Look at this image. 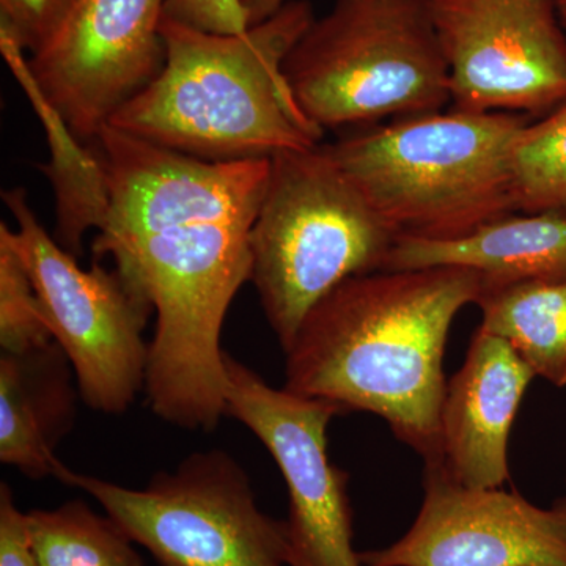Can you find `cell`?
<instances>
[{
  "label": "cell",
  "instance_id": "1",
  "mask_svg": "<svg viewBox=\"0 0 566 566\" xmlns=\"http://www.w3.org/2000/svg\"><path fill=\"white\" fill-rule=\"evenodd\" d=\"M109 208L92 248L156 312L145 389L159 419L212 431L227 416L223 319L251 281V232L271 159L205 161L106 126Z\"/></svg>",
  "mask_w": 566,
  "mask_h": 566
},
{
  "label": "cell",
  "instance_id": "4",
  "mask_svg": "<svg viewBox=\"0 0 566 566\" xmlns=\"http://www.w3.org/2000/svg\"><path fill=\"white\" fill-rule=\"evenodd\" d=\"M526 126L512 112H431L323 148L397 238L457 240L517 211Z\"/></svg>",
  "mask_w": 566,
  "mask_h": 566
},
{
  "label": "cell",
  "instance_id": "2",
  "mask_svg": "<svg viewBox=\"0 0 566 566\" xmlns=\"http://www.w3.org/2000/svg\"><path fill=\"white\" fill-rule=\"evenodd\" d=\"M482 292L465 268L354 275L305 316L285 352L283 389L381 417L424 464L441 463L447 338Z\"/></svg>",
  "mask_w": 566,
  "mask_h": 566
},
{
  "label": "cell",
  "instance_id": "15",
  "mask_svg": "<svg viewBox=\"0 0 566 566\" xmlns=\"http://www.w3.org/2000/svg\"><path fill=\"white\" fill-rule=\"evenodd\" d=\"M76 376L61 346L0 354V461L31 480L54 476L77 416Z\"/></svg>",
  "mask_w": 566,
  "mask_h": 566
},
{
  "label": "cell",
  "instance_id": "22",
  "mask_svg": "<svg viewBox=\"0 0 566 566\" xmlns=\"http://www.w3.org/2000/svg\"><path fill=\"white\" fill-rule=\"evenodd\" d=\"M164 14L199 31L240 35L249 29L241 0H166Z\"/></svg>",
  "mask_w": 566,
  "mask_h": 566
},
{
  "label": "cell",
  "instance_id": "6",
  "mask_svg": "<svg viewBox=\"0 0 566 566\" xmlns=\"http://www.w3.org/2000/svg\"><path fill=\"white\" fill-rule=\"evenodd\" d=\"M283 73L322 129L431 114L452 102L430 0H337L294 44Z\"/></svg>",
  "mask_w": 566,
  "mask_h": 566
},
{
  "label": "cell",
  "instance_id": "9",
  "mask_svg": "<svg viewBox=\"0 0 566 566\" xmlns=\"http://www.w3.org/2000/svg\"><path fill=\"white\" fill-rule=\"evenodd\" d=\"M226 371L227 416L266 447L289 490V566H364L353 546L349 475L327 455V427L344 412L275 389L230 354Z\"/></svg>",
  "mask_w": 566,
  "mask_h": 566
},
{
  "label": "cell",
  "instance_id": "10",
  "mask_svg": "<svg viewBox=\"0 0 566 566\" xmlns=\"http://www.w3.org/2000/svg\"><path fill=\"white\" fill-rule=\"evenodd\" d=\"M455 109L554 111L566 103L557 0H430Z\"/></svg>",
  "mask_w": 566,
  "mask_h": 566
},
{
  "label": "cell",
  "instance_id": "21",
  "mask_svg": "<svg viewBox=\"0 0 566 566\" xmlns=\"http://www.w3.org/2000/svg\"><path fill=\"white\" fill-rule=\"evenodd\" d=\"M80 0H0V29L39 54L62 31Z\"/></svg>",
  "mask_w": 566,
  "mask_h": 566
},
{
  "label": "cell",
  "instance_id": "5",
  "mask_svg": "<svg viewBox=\"0 0 566 566\" xmlns=\"http://www.w3.org/2000/svg\"><path fill=\"white\" fill-rule=\"evenodd\" d=\"M395 241L323 145L271 158L251 232V281L283 353L323 297L381 271Z\"/></svg>",
  "mask_w": 566,
  "mask_h": 566
},
{
  "label": "cell",
  "instance_id": "24",
  "mask_svg": "<svg viewBox=\"0 0 566 566\" xmlns=\"http://www.w3.org/2000/svg\"><path fill=\"white\" fill-rule=\"evenodd\" d=\"M286 0H241L249 28L266 21L285 6Z\"/></svg>",
  "mask_w": 566,
  "mask_h": 566
},
{
  "label": "cell",
  "instance_id": "16",
  "mask_svg": "<svg viewBox=\"0 0 566 566\" xmlns=\"http://www.w3.org/2000/svg\"><path fill=\"white\" fill-rule=\"evenodd\" d=\"M0 50L46 129L51 164L43 167V172L54 186L57 207L54 238L66 252L77 259L85 234L92 229L96 232L102 229L109 208V189L102 156L95 145L82 144L71 132L61 112L48 102L33 80L29 61L22 55L24 50L3 29H0Z\"/></svg>",
  "mask_w": 566,
  "mask_h": 566
},
{
  "label": "cell",
  "instance_id": "8",
  "mask_svg": "<svg viewBox=\"0 0 566 566\" xmlns=\"http://www.w3.org/2000/svg\"><path fill=\"white\" fill-rule=\"evenodd\" d=\"M2 199L18 226L11 241L35 283L52 338L73 367L81 400L103 415H125L145 389L150 342L144 331L153 305L115 266L82 270L41 226L24 189L3 191Z\"/></svg>",
  "mask_w": 566,
  "mask_h": 566
},
{
  "label": "cell",
  "instance_id": "19",
  "mask_svg": "<svg viewBox=\"0 0 566 566\" xmlns=\"http://www.w3.org/2000/svg\"><path fill=\"white\" fill-rule=\"evenodd\" d=\"M517 211L566 216V103L521 133L513 153Z\"/></svg>",
  "mask_w": 566,
  "mask_h": 566
},
{
  "label": "cell",
  "instance_id": "3",
  "mask_svg": "<svg viewBox=\"0 0 566 566\" xmlns=\"http://www.w3.org/2000/svg\"><path fill=\"white\" fill-rule=\"evenodd\" d=\"M314 21L307 0H290L240 35L199 31L163 14L161 73L107 126L205 161L271 159L318 147L324 129L301 109L283 73Z\"/></svg>",
  "mask_w": 566,
  "mask_h": 566
},
{
  "label": "cell",
  "instance_id": "12",
  "mask_svg": "<svg viewBox=\"0 0 566 566\" xmlns=\"http://www.w3.org/2000/svg\"><path fill=\"white\" fill-rule=\"evenodd\" d=\"M364 566H566V499L542 509L502 488H468L424 464L412 526Z\"/></svg>",
  "mask_w": 566,
  "mask_h": 566
},
{
  "label": "cell",
  "instance_id": "18",
  "mask_svg": "<svg viewBox=\"0 0 566 566\" xmlns=\"http://www.w3.org/2000/svg\"><path fill=\"white\" fill-rule=\"evenodd\" d=\"M41 566H144L132 536L82 501L28 513Z\"/></svg>",
  "mask_w": 566,
  "mask_h": 566
},
{
  "label": "cell",
  "instance_id": "13",
  "mask_svg": "<svg viewBox=\"0 0 566 566\" xmlns=\"http://www.w3.org/2000/svg\"><path fill=\"white\" fill-rule=\"evenodd\" d=\"M534 370L501 337L476 331L463 367L447 381L441 464L468 488L509 482V441Z\"/></svg>",
  "mask_w": 566,
  "mask_h": 566
},
{
  "label": "cell",
  "instance_id": "20",
  "mask_svg": "<svg viewBox=\"0 0 566 566\" xmlns=\"http://www.w3.org/2000/svg\"><path fill=\"white\" fill-rule=\"evenodd\" d=\"M54 340L44 319L35 283L10 238V227L0 223V346L6 353L40 348Z\"/></svg>",
  "mask_w": 566,
  "mask_h": 566
},
{
  "label": "cell",
  "instance_id": "17",
  "mask_svg": "<svg viewBox=\"0 0 566 566\" xmlns=\"http://www.w3.org/2000/svg\"><path fill=\"white\" fill-rule=\"evenodd\" d=\"M476 305L480 329L512 346L535 376L566 386V281L485 290Z\"/></svg>",
  "mask_w": 566,
  "mask_h": 566
},
{
  "label": "cell",
  "instance_id": "7",
  "mask_svg": "<svg viewBox=\"0 0 566 566\" xmlns=\"http://www.w3.org/2000/svg\"><path fill=\"white\" fill-rule=\"evenodd\" d=\"M54 479L91 494L159 566H289L285 521L259 509L226 450L191 453L132 490L59 464Z\"/></svg>",
  "mask_w": 566,
  "mask_h": 566
},
{
  "label": "cell",
  "instance_id": "14",
  "mask_svg": "<svg viewBox=\"0 0 566 566\" xmlns=\"http://www.w3.org/2000/svg\"><path fill=\"white\" fill-rule=\"evenodd\" d=\"M439 266L475 271L483 292L520 282L566 281V216L510 214L457 240L398 237L382 271Z\"/></svg>",
  "mask_w": 566,
  "mask_h": 566
},
{
  "label": "cell",
  "instance_id": "23",
  "mask_svg": "<svg viewBox=\"0 0 566 566\" xmlns=\"http://www.w3.org/2000/svg\"><path fill=\"white\" fill-rule=\"evenodd\" d=\"M0 566H41L33 549L28 513L14 504L6 482L0 485Z\"/></svg>",
  "mask_w": 566,
  "mask_h": 566
},
{
  "label": "cell",
  "instance_id": "11",
  "mask_svg": "<svg viewBox=\"0 0 566 566\" xmlns=\"http://www.w3.org/2000/svg\"><path fill=\"white\" fill-rule=\"evenodd\" d=\"M164 6L80 0L62 31L29 61L41 93L82 144H95L115 112L161 73Z\"/></svg>",
  "mask_w": 566,
  "mask_h": 566
},
{
  "label": "cell",
  "instance_id": "25",
  "mask_svg": "<svg viewBox=\"0 0 566 566\" xmlns=\"http://www.w3.org/2000/svg\"><path fill=\"white\" fill-rule=\"evenodd\" d=\"M558 17L566 25V0H557Z\"/></svg>",
  "mask_w": 566,
  "mask_h": 566
}]
</instances>
